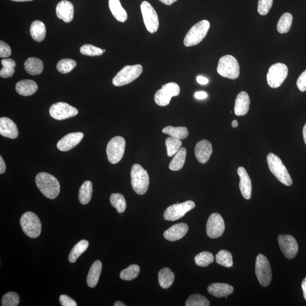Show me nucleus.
I'll use <instances>...</instances> for the list:
<instances>
[{"instance_id":"obj_1","label":"nucleus","mask_w":306,"mask_h":306,"mask_svg":"<svg viewBox=\"0 0 306 306\" xmlns=\"http://www.w3.org/2000/svg\"><path fill=\"white\" fill-rule=\"evenodd\" d=\"M35 183L40 191L48 199H55L61 191L58 179L50 174L39 173L36 176Z\"/></svg>"},{"instance_id":"obj_2","label":"nucleus","mask_w":306,"mask_h":306,"mask_svg":"<svg viewBox=\"0 0 306 306\" xmlns=\"http://www.w3.org/2000/svg\"><path fill=\"white\" fill-rule=\"evenodd\" d=\"M269 169L275 177L283 184L290 186L293 184L292 178L285 166L278 156L270 153L267 157Z\"/></svg>"},{"instance_id":"obj_3","label":"nucleus","mask_w":306,"mask_h":306,"mask_svg":"<svg viewBox=\"0 0 306 306\" xmlns=\"http://www.w3.org/2000/svg\"><path fill=\"white\" fill-rule=\"evenodd\" d=\"M130 177L134 191L138 195H144L147 192L149 185V176L147 171L139 164H134L132 167Z\"/></svg>"},{"instance_id":"obj_4","label":"nucleus","mask_w":306,"mask_h":306,"mask_svg":"<svg viewBox=\"0 0 306 306\" xmlns=\"http://www.w3.org/2000/svg\"><path fill=\"white\" fill-rule=\"evenodd\" d=\"M217 70L220 76L231 80L237 79L240 76V65L237 60L231 55L220 58Z\"/></svg>"},{"instance_id":"obj_5","label":"nucleus","mask_w":306,"mask_h":306,"mask_svg":"<svg viewBox=\"0 0 306 306\" xmlns=\"http://www.w3.org/2000/svg\"><path fill=\"white\" fill-rule=\"evenodd\" d=\"M210 28V23L208 21L203 20L198 22L186 33L184 39V46L192 47L202 42Z\"/></svg>"},{"instance_id":"obj_6","label":"nucleus","mask_w":306,"mask_h":306,"mask_svg":"<svg viewBox=\"0 0 306 306\" xmlns=\"http://www.w3.org/2000/svg\"><path fill=\"white\" fill-rule=\"evenodd\" d=\"M20 224L24 232L30 238L38 237L42 231V223L38 216L31 212L25 213L20 219Z\"/></svg>"},{"instance_id":"obj_7","label":"nucleus","mask_w":306,"mask_h":306,"mask_svg":"<svg viewBox=\"0 0 306 306\" xmlns=\"http://www.w3.org/2000/svg\"><path fill=\"white\" fill-rule=\"evenodd\" d=\"M143 71V66L139 64L126 66L115 76L113 84L115 87L128 85L139 78Z\"/></svg>"},{"instance_id":"obj_8","label":"nucleus","mask_w":306,"mask_h":306,"mask_svg":"<svg viewBox=\"0 0 306 306\" xmlns=\"http://www.w3.org/2000/svg\"><path fill=\"white\" fill-rule=\"evenodd\" d=\"M125 141L121 136L113 138L107 144L106 152L108 160L112 164H117L121 161L124 156Z\"/></svg>"},{"instance_id":"obj_9","label":"nucleus","mask_w":306,"mask_h":306,"mask_svg":"<svg viewBox=\"0 0 306 306\" xmlns=\"http://www.w3.org/2000/svg\"><path fill=\"white\" fill-rule=\"evenodd\" d=\"M255 274L261 285L263 287L270 285L272 277L271 268L267 257L263 254L257 256Z\"/></svg>"},{"instance_id":"obj_10","label":"nucleus","mask_w":306,"mask_h":306,"mask_svg":"<svg viewBox=\"0 0 306 306\" xmlns=\"http://www.w3.org/2000/svg\"><path fill=\"white\" fill-rule=\"evenodd\" d=\"M181 88L175 83H170L164 85L161 89L156 92L154 95V101L159 106L169 105L171 98L180 94Z\"/></svg>"},{"instance_id":"obj_11","label":"nucleus","mask_w":306,"mask_h":306,"mask_svg":"<svg viewBox=\"0 0 306 306\" xmlns=\"http://www.w3.org/2000/svg\"><path fill=\"white\" fill-rule=\"evenodd\" d=\"M288 74V68L282 63H276L269 69L267 80L272 88H278L282 84Z\"/></svg>"},{"instance_id":"obj_12","label":"nucleus","mask_w":306,"mask_h":306,"mask_svg":"<svg viewBox=\"0 0 306 306\" xmlns=\"http://www.w3.org/2000/svg\"><path fill=\"white\" fill-rule=\"evenodd\" d=\"M195 204L192 201L171 205L164 213V218L167 221H175L184 217L186 213L195 208Z\"/></svg>"},{"instance_id":"obj_13","label":"nucleus","mask_w":306,"mask_h":306,"mask_svg":"<svg viewBox=\"0 0 306 306\" xmlns=\"http://www.w3.org/2000/svg\"><path fill=\"white\" fill-rule=\"evenodd\" d=\"M141 10L147 31L151 33L157 31L159 20L154 7L148 1H143L141 5Z\"/></svg>"},{"instance_id":"obj_14","label":"nucleus","mask_w":306,"mask_h":306,"mask_svg":"<svg viewBox=\"0 0 306 306\" xmlns=\"http://www.w3.org/2000/svg\"><path fill=\"white\" fill-rule=\"evenodd\" d=\"M78 113L75 107L64 102H58L52 105L50 109L51 117L58 121L65 120L75 117Z\"/></svg>"},{"instance_id":"obj_15","label":"nucleus","mask_w":306,"mask_h":306,"mask_svg":"<svg viewBox=\"0 0 306 306\" xmlns=\"http://www.w3.org/2000/svg\"><path fill=\"white\" fill-rule=\"evenodd\" d=\"M225 229V222L222 216L217 213H214L209 217L207 223V234L212 239L222 236Z\"/></svg>"},{"instance_id":"obj_16","label":"nucleus","mask_w":306,"mask_h":306,"mask_svg":"<svg viewBox=\"0 0 306 306\" xmlns=\"http://www.w3.org/2000/svg\"><path fill=\"white\" fill-rule=\"evenodd\" d=\"M278 241L281 251L286 258L292 259L296 256L299 248L296 239L290 235H280Z\"/></svg>"},{"instance_id":"obj_17","label":"nucleus","mask_w":306,"mask_h":306,"mask_svg":"<svg viewBox=\"0 0 306 306\" xmlns=\"http://www.w3.org/2000/svg\"><path fill=\"white\" fill-rule=\"evenodd\" d=\"M84 134L82 132H74L66 134L60 140L57 147L61 152H68L76 147L83 139Z\"/></svg>"},{"instance_id":"obj_18","label":"nucleus","mask_w":306,"mask_h":306,"mask_svg":"<svg viewBox=\"0 0 306 306\" xmlns=\"http://www.w3.org/2000/svg\"><path fill=\"white\" fill-rule=\"evenodd\" d=\"M213 153L212 145L207 140H203L197 143L195 148V154L198 161L206 163Z\"/></svg>"},{"instance_id":"obj_19","label":"nucleus","mask_w":306,"mask_h":306,"mask_svg":"<svg viewBox=\"0 0 306 306\" xmlns=\"http://www.w3.org/2000/svg\"><path fill=\"white\" fill-rule=\"evenodd\" d=\"M238 174L240 178V188L243 197L246 200L251 199L252 196V184L251 179L244 167L238 169Z\"/></svg>"},{"instance_id":"obj_20","label":"nucleus","mask_w":306,"mask_h":306,"mask_svg":"<svg viewBox=\"0 0 306 306\" xmlns=\"http://www.w3.org/2000/svg\"><path fill=\"white\" fill-rule=\"evenodd\" d=\"M188 231V226L184 223L175 224L165 231L163 237L167 241H177L184 238Z\"/></svg>"},{"instance_id":"obj_21","label":"nucleus","mask_w":306,"mask_h":306,"mask_svg":"<svg viewBox=\"0 0 306 306\" xmlns=\"http://www.w3.org/2000/svg\"><path fill=\"white\" fill-rule=\"evenodd\" d=\"M0 134L10 139H15L18 136V130L16 124L8 118H0Z\"/></svg>"},{"instance_id":"obj_22","label":"nucleus","mask_w":306,"mask_h":306,"mask_svg":"<svg viewBox=\"0 0 306 306\" xmlns=\"http://www.w3.org/2000/svg\"><path fill=\"white\" fill-rule=\"evenodd\" d=\"M57 15L59 19L66 23L72 21L74 17V6L72 3L66 0L60 2L57 6Z\"/></svg>"},{"instance_id":"obj_23","label":"nucleus","mask_w":306,"mask_h":306,"mask_svg":"<svg viewBox=\"0 0 306 306\" xmlns=\"http://www.w3.org/2000/svg\"><path fill=\"white\" fill-rule=\"evenodd\" d=\"M250 105V99L247 92H242L237 95L235 102L234 112L237 116H244L247 114Z\"/></svg>"},{"instance_id":"obj_24","label":"nucleus","mask_w":306,"mask_h":306,"mask_svg":"<svg viewBox=\"0 0 306 306\" xmlns=\"http://www.w3.org/2000/svg\"><path fill=\"white\" fill-rule=\"evenodd\" d=\"M208 292L217 298L227 297L234 292V288L227 283H214L209 286Z\"/></svg>"},{"instance_id":"obj_25","label":"nucleus","mask_w":306,"mask_h":306,"mask_svg":"<svg viewBox=\"0 0 306 306\" xmlns=\"http://www.w3.org/2000/svg\"><path fill=\"white\" fill-rule=\"evenodd\" d=\"M38 85L35 81L31 80H22L16 84L17 92L21 95L31 96L38 91Z\"/></svg>"},{"instance_id":"obj_26","label":"nucleus","mask_w":306,"mask_h":306,"mask_svg":"<svg viewBox=\"0 0 306 306\" xmlns=\"http://www.w3.org/2000/svg\"><path fill=\"white\" fill-rule=\"evenodd\" d=\"M102 270V263L99 260L92 264L90 269L87 277L88 285L90 287H95L99 281L100 274Z\"/></svg>"},{"instance_id":"obj_27","label":"nucleus","mask_w":306,"mask_h":306,"mask_svg":"<svg viewBox=\"0 0 306 306\" xmlns=\"http://www.w3.org/2000/svg\"><path fill=\"white\" fill-rule=\"evenodd\" d=\"M109 5L111 12L116 20L121 22L127 20V13L122 7L120 0H109Z\"/></svg>"},{"instance_id":"obj_28","label":"nucleus","mask_w":306,"mask_h":306,"mask_svg":"<svg viewBox=\"0 0 306 306\" xmlns=\"http://www.w3.org/2000/svg\"><path fill=\"white\" fill-rule=\"evenodd\" d=\"M43 63L36 58H30L25 62V69L31 75L36 76L42 73Z\"/></svg>"},{"instance_id":"obj_29","label":"nucleus","mask_w":306,"mask_h":306,"mask_svg":"<svg viewBox=\"0 0 306 306\" xmlns=\"http://www.w3.org/2000/svg\"><path fill=\"white\" fill-rule=\"evenodd\" d=\"M32 38L37 42H41L46 35V28L43 22L40 21H33L31 27Z\"/></svg>"},{"instance_id":"obj_30","label":"nucleus","mask_w":306,"mask_h":306,"mask_svg":"<svg viewBox=\"0 0 306 306\" xmlns=\"http://www.w3.org/2000/svg\"><path fill=\"white\" fill-rule=\"evenodd\" d=\"M175 275L169 268H164L159 272L158 281L162 288L167 289L173 285Z\"/></svg>"},{"instance_id":"obj_31","label":"nucleus","mask_w":306,"mask_h":306,"mask_svg":"<svg viewBox=\"0 0 306 306\" xmlns=\"http://www.w3.org/2000/svg\"><path fill=\"white\" fill-rule=\"evenodd\" d=\"M186 155V150L185 148H181L171 160L169 165L170 170L173 171L181 170L184 165Z\"/></svg>"},{"instance_id":"obj_32","label":"nucleus","mask_w":306,"mask_h":306,"mask_svg":"<svg viewBox=\"0 0 306 306\" xmlns=\"http://www.w3.org/2000/svg\"><path fill=\"white\" fill-rule=\"evenodd\" d=\"M162 132L181 140L185 139L189 135L188 130L184 126L174 127L172 126H168L163 129Z\"/></svg>"},{"instance_id":"obj_33","label":"nucleus","mask_w":306,"mask_h":306,"mask_svg":"<svg viewBox=\"0 0 306 306\" xmlns=\"http://www.w3.org/2000/svg\"><path fill=\"white\" fill-rule=\"evenodd\" d=\"M89 242L82 240L78 242L71 251L69 256V262L71 263H75L80 256L83 254L89 247Z\"/></svg>"},{"instance_id":"obj_34","label":"nucleus","mask_w":306,"mask_h":306,"mask_svg":"<svg viewBox=\"0 0 306 306\" xmlns=\"http://www.w3.org/2000/svg\"><path fill=\"white\" fill-rule=\"evenodd\" d=\"M92 194V184L91 181L84 183L79 190V200L81 204H88L91 201Z\"/></svg>"},{"instance_id":"obj_35","label":"nucleus","mask_w":306,"mask_h":306,"mask_svg":"<svg viewBox=\"0 0 306 306\" xmlns=\"http://www.w3.org/2000/svg\"><path fill=\"white\" fill-rule=\"evenodd\" d=\"M2 68L0 71V76L3 78L12 77L15 72V67L16 66V62L13 59H5L1 61Z\"/></svg>"},{"instance_id":"obj_36","label":"nucleus","mask_w":306,"mask_h":306,"mask_svg":"<svg viewBox=\"0 0 306 306\" xmlns=\"http://www.w3.org/2000/svg\"><path fill=\"white\" fill-rule=\"evenodd\" d=\"M293 21L292 14L286 13L279 18L277 24V31L279 33H286L289 31Z\"/></svg>"},{"instance_id":"obj_37","label":"nucleus","mask_w":306,"mask_h":306,"mask_svg":"<svg viewBox=\"0 0 306 306\" xmlns=\"http://www.w3.org/2000/svg\"><path fill=\"white\" fill-rule=\"evenodd\" d=\"M110 202L119 214H122L125 212L126 203L124 197L122 194H112L110 197Z\"/></svg>"},{"instance_id":"obj_38","label":"nucleus","mask_w":306,"mask_h":306,"mask_svg":"<svg viewBox=\"0 0 306 306\" xmlns=\"http://www.w3.org/2000/svg\"><path fill=\"white\" fill-rule=\"evenodd\" d=\"M167 154L169 157L174 156L180 150L182 143L181 140L172 137L167 138L165 141Z\"/></svg>"},{"instance_id":"obj_39","label":"nucleus","mask_w":306,"mask_h":306,"mask_svg":"<svg viewBox=\"0 0 306 306\" xmlns=\"http://www.w3.org/2000/svg\"><path fill=\"white\" fill-rule=\"evenodd\" d=\"M216 262L226 268H231L233 266V256L231 253L226 250H221L215 256Z\"/></svg>"},{"instance_id":"obj_40","label":"nucleus","mask_w":306,"mask_h":306,"mask_svg":"<svg viewBox=\"0 0 306 306\" xmlns=\"http://www.w3.org/2000/svg\"><path fill=\"white\" fill-rule=\"evenodd\" d=\"M140 271V268L138 265H130L128 268L121 272L120 277L123 280L131 281L139 275Z\"/></svg>"},{"instance_id":"obj_41","label":"nucleus","mask_w":306,"mask_h":306,"mask_svg":"<svg viewBox=\"0 0 306 306\" xmlns=\"http://www.w3.org/2000/svg\"><path fill=\"white\" fill-rule=\"evenodd\" d=\"M214 256L210 252L204 251L199 253L195 257L197 266L206 267L214 262Z\"/></svg>"},{"instance_id":"obj_42","label":"nucleus","mask_w":306,"mask_h":306,"mask_svg":"<svg viewBox=\"0 0 306 306\" xmlns=\"http://www.w3.org/2000/svg\"><path fill=\"white\" fill-rule=\"evenodd\" d=\"M210 302L206 297L200 294H193L185 302L186 306H209Z\"/></svg>"},{"instance_id":"obj_43","label":"nucleus","mask_w":306,"mask_h":306,"mask_svg":"<svg viewBox=\"0 0 306 306\" xmlns=\"http://www.w3.org/2000/svg\"><path fill=\"white\" fill-rule=\"evenodd\" d=\"M76 65V62L73 60L62 59L58 63L57 68L60 73L67 74L75 68Z\"/></svg>"},{"instance_id":"obj_44","label":"nucleus","mask_w":306,"mask_h":306,"mask_svg":"<svg viewBox=\"0 0 306 306\" xmlns=\"http://www.w3.org/2000/svg\"><path fill=\"white\" fill-rule=\"evenodd\" d=\"M81 53L89 57H98L103 55V51L100 48L92 44H85L80 48Z\"/></svg>"},{"instance_id":"obj_45","label":"nucleus","mask_w":306,"mask_h":306,"mask_svg":"<svg viewBox=\"0 0 306 306\" xmlns=\"http://www.w3.org/2000/svg\"><path fill=\"white\" fill-rule=\"evenodd\" d=\"M2 306H17L20 304V297L18 294L9 292L3 296L1 301Z\"/></svg>"},{"instance_id":"obj_46","label":"nucleus","mask_w":306,"mask_h":306,"mask_svg":"<svg viewBox=\"0 0 306 306\" xmlns=\"http://www.w3.org/2000/svg\"><path fill=\"white\" fill-rule=\"evenodd\" d=\"M273 5V0H259L257 11L262 16H266Z\"/></svg>"},{"instance_id":"obj_47","label":"nucleus","mask_w":306,"mask_h":306,"mask_svg":"<svg viewBox=\"0 0 306 306\" xmlns=\"http://www.w3.org/2000/svg\"><path fill=\"white\" fill-rule=\"evenodd\" d=\"M12 54V50L9 45L1 40L0 42V57L6 58Z\"/></svg>"},{"instance_id":"obj_48","label":"nucleus","mask_w":306,"mask_h":306,"mask_svg":"<svg viewBox=\"0 0 306 306\" xmlns=\"http://www.w3.org/2000/svg\"><path fill=\"white\" fill-rule=\"evenodd\" d=\"M297 85L298 89L302 92L306 91V70L298 78Z\"/></svg>"},{"instance_id":"obj_49","label":"nucleus","mask_w":306,"mask_h":306,"mask_svg":"<svg viewBox=\"0 0 306 306\" xmlns=\"http://www.w3.org/2000/svg\"><path fill=\"white\" fill-rule=\"evenodd\" d=\"M60 302L62 306H77L76 302L66 295H61L60 297Z\"/></svg>"},{"instance_id":"obj_50","label":"nucleus","mask_w":306,"mask_h":306,"mask_svg":"<svg viewBox=\"0 0 306 306\" xmlns=\"http://www.w3.org/2000/svg\"><path fill=\"white\" fill-rule=\"evenodd\" d=\"M195 97L197 99H204L207 98L208 94L205 92H195Z\"/></svg>"},{"instance_id":"obj_51","label":"nucleus","mask_w":306,"mask_h":306,"mask_svg":"<svg viewBox=\"0 0 306 306\" xmlns=\"http://www.w3.org/2000/svg\"><path fill=\"white\" fill-rule=\"evenodd\" d=\"M196 79L197 83L201 85H207L209 83L208 78L203 76H197Z\"/></svg>"},{"instance_id":"obj_52","label":"nucleus","mask_w":306,"mask_h":306,"mask_svg":"<svg viewBox=\"0 0 306 306\" xmlns=\"http://www.w3.org/2000/svg\"><path fill=\"white\" fill-rule=\"evenodd\" d=\"M6 165L2 156H0V174H2L5 172Z\"/></svg>"},{"instance_id":"obj_53","label":"nucleus","mask_w":306,"mask_h":306,"mask_svg":"<svg viewBox=\"0 0 306 306\" xmlns=\"http://www.w3.org/2000/svg\"><path fill=\"white\" fill-rule=\"evenodd\" d=\"M302 288L303 290L304 297L306 301V277L304 279L302 283Z\"/></svg>"},{"instance_id":"obj_54","label":"nucleus","mask_w":306,"mask_h":306,"mask_svg":"<svg viewBox=\"0 0 306 306\" xmlns=\"http://www.w3.org/2000/svg\"><path fill=\"white\" fill-rule=\"evenodd\" d=\"M160 2L167 5H172L173 3L178 1V0H159Z\"/></svg>"},{"instance_id":"obj_55","label":"nucleus","mask_w":306,"mask_h":306,"mask_svg":"<svg viewBox=\"0 0 306 306\" xmlns=\"http://www.w3.org/2000/svg\"><path fill=\"white\" fill-rule=\"evenodd\" d=\"M303 136L305 143L306 145V124L305 125L303 129Z\"/></svg>"},{"instance_id":"obj_56","label":"nucleus","mask_w":306,"mask_h":306,"mask_svg":"<svg viewBox=\"0 0 306 306\" xmlns=\"http://www.w3.org/2000/svg\"><path fill=\"white\" fill-rule=\"evenodd\" d=\"M114 306H126V305L121 301L116 302Z\"/></svg>"},{"instance_id":"obj_57","label":"nucleus","mask_w":306,"mask_h":306,"mask_svg":"<svg viewBox=\"0 0 306 306\" xmlns=\"http://www.w3.org/2000/svg\"><path fill=\"white\" fill-rule=\"evenodd\" d=\"M232 126L233 128H237L238 125V122L236 120H234L232 122Z\"/></svg>"},{"instance_id":"obj_58","label":"nucleus","mask_w":306,"mask_h":306,"mask_svg":"<svg viewBox=\"0 0 306 306\" xmlns=\"http://www.w3.org/2000/svg\"><path fill=\"white\" fill-rule=\"evenodd\" d=\"M11 1H16V2H28V1H31L32 0H11Z\"/></svg>"},{"instance_id":"obj_59","label":"nucleus","mask_w":306,"mask_h":306,"mask_svg":"<svg viewBox=\"0 0 306 306\" xmlns=\"http://www.w3.org/2000/svg\"><path fill=\"white\" fill-rule=\"evenodd\" d=\"M103 52H104L106 51V50H103Z\"/></svg>"}]
</instances>
